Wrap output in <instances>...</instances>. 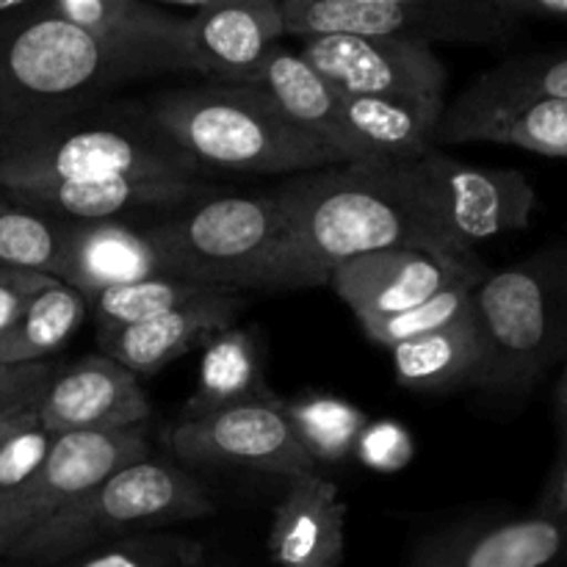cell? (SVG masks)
<instances>
[{
    "label": "cell",
    "instance_id": "1",
    "mask_svg": "<svg viewBox=\"0 0 567 567\" xmlns=\"http://www.w3.org/2000/svg\"><path fill=\"white\" fill-rule=\"evenodd\" d=\"M286 230L275 252L255 269L244 291H299L330 286L347 260L380 249L454 255L415 219L380 166L341 164L293 175L275 188Z\"/></svg>",
    "mask_w": 567,
    "mask_h": 567
},
{
    "label": "cell",
    "instance_id": "2",
    "mask_svg": "<svg viewBox=\"0 0 567 567\" xmlns=\"http://www.w3.org/2000/svg\"><path fill=\"white\" fill-rule=\"evenodd\" d=\"M205 172L138 103H97L53 120L0 125V192L111 177L205 181Z\"/></svg>",
    "mask_w": 567,
    "mask_h": 567
},
{
    "label": "cell",
    "instance_id": "3",
    "mask_svg": "<svg viewBox=\"0 0 567 567\" xmlns=\"http://www.w3.org/2000/svg\"><path fill=\"white\" fill-rule=\"evenodd\" d=\"M155 125L208 169L236 175H305L341 166V155L288 122L249 83L205 81L172 89L147 103Z\"/></svg>",
    "mask_w": 567,
    "mask_h": 567
},
{
    "label": "cell",
    "instance_id": "4",
    "mask_svg": "<svg viewBox=\"0 0 567 567\" xmlns=\"http://www.w3.org/2000/svg\"><path fill=\"white\" fill-rule=\"evenodd\" d=\"M487 343L482 388L518 396L567 360V238L491 271L474 293Z\"/></svg>",
    "mask_w": 567,
    "mask_h": 567
},
{
    "label": "cell",
    "instance_id": "5",
    "mask_svg": "<svg viewBox=\"0 0 567 567\" xmlns=\"http://www.w3.org/2000/svg\"><path fill=\"white\" fill-rule=\"evenodd\" d=\"M214 509V498L194 476L150 457L116 471L81 502L31 532L17 543L6 565L61 567L120 537L205 518Z\"/></svg>",
    "mask_w": 567,
    "mask_h": 567
},
{
    "label": "cell",
    "instance_id": "6",
    "mask_svg": "<svg viewBox=\"0 0 567 567\" xmlns=\"http://www.w3.org/2000/svg\"><path fill=\"white\" fill-rule=\"evenodd\" d=\"M122 81L114 55L44 3L0 20V125L89 109Z\"/></svg>",
    "mask_w": 567,
    "mask_h": 567
},
{
    "label": "cell",
    "instance_id": "7",
    "mask_svg": "<svg viewBox=\"0 0 567 567\" xmlns=\"http://www.w3.org/2000/svg\"><path fill=\"white\" fill-rule=\"evenodd\" d=\"M415 219L454 255L529 227L537 192L520 169L476 166L441 150L410 164L380 166Z\"/></svg>",
    "mask_w": 567,
    "mask_h": 567
},
{
    "label": "cell",
    "instance_id": "8",
    "mask_svg": "<svg viewBox=\"0 0 567 567\" xmlns=\"http://www.w3.org/2000/svg\"><path fill=\"white\" fill-rule=\"evenodd\" d=\"M169 277L230 288L247 280L280 244L286 219L275 192L214 194L181 210L142 221Z\"/></svg>",
    "mask_w": 567,
    "mask_h": 567
},
{
    "label": "cell",
    "instance_id": "9",
    "mask_svg": "<svg viewBox=\"0 0 567 567\" xmlns=\"http://www.w3.org/2000/svg\"><path fill=\"white\" fill-rule=\"evenodd\" d=\"M293 37L408 39L421 44H502L518 22L502 14L496 0H282Z\"/></svg>",
    "mask_w": 567,
    "mask_h": 567
},
{
    "label": "cell",
    "instance_id": "10",
    "mask_svg": "<svg viewBox=\"0 0 567 567\" xmlns=\"http://www.w3.org/2000/svg\"><path fill=\"white\" fill-rule=\"evenodd\" d=\"M166 443L177 460L192 465L252 468L288 482L319 474V463L310 457L288 419V404L269 391L216 413L181 419Z\"/></svg>",
    "mask_w": 567,
    "mask_h": 567
},
{
    "label": "cell",
    "instance_id": "11",
    "mask_svg": "<svg viewBox=\"0 0 567 567\" xmlns=\"http://www.w3.org/2000/svg\"><path fill=\"white\" fill-rule=\"evenodd\" d=\"M150 460L144 430L78 432L55 437L37 474L0 509V565L17 543L53 520L116 471Z\"/></svg>",
    "mask_w": 567,
    "mask_h": 567
},
{
    "label": "cell",
    "instance_id": "12",
    "mask_svg": "<svg viewBox=\"0 0 567 567\" xmlns=\"http://www.w3.org/2000/svg\"><path fill=\"white\" fill-rule=\"evenodd\" d=\"M297 53L341 92L446 105V66L430 44L324 33L305 37Z\"/></svg>",
    "mask_w": 567,
    "mask_h": 567
},
{
    "label": "cell",
    "instance_id": "13",
    "mask_svg": "<svg viewBox=\"0 0 567 567\" xmlns=\"http://www.w3.org/2000/svg\"><path fill=\"white\" fill-rule=\"evenodd\" d=\"M491 271L480 258H441L424 249H380L338 266L332 291L354 313L358 324L408 313L460 280L482 282Z\"/></svg>",
    "mask_w": 567,
    "mask_h": 567
},
{
    "label": "cell",
    "instance_id": "14",
    "mask_svg": "<svg viewBox=\"0 0 567 567\" xmlns=\"http://www.w3.org/2000/svg\"><path fill=\"white\" fill-rule=\"evenodd\" d=\"M44 9L92 33L127 81L155 72H194L183 14L144 0H48Z\"/></svg>",
    "mask_w": 567,
    "mask_h": 567
},
{
    "label": "cell",
    "instance_id": "15",
    "mask_svg": "<svg viewBox=\"0 0 567 567\" xmlns=\"http://www.w3.org/2000/svg\"><path fill=\"white\" fill-rule=\"evenodd\" d=\"M153 415L138 377L97 352L59 371L39 402V424L53 437L138 430Z\"/></svg>",
    "mask_w": 567,
    "mask_h": 567
},
{
    "label": "cell",
    "instance_id": "16",
    "mask_svg": "<svg viewBox=\"0 0 567 567\" xmlns=\"http://www.w3.org/2000/svg\"><path fill=\"white\" fill-rule=\"evenodd\" d=\"M188 22L194 72L247 83L286 37L282 0H199Z\"/></svg>",
    "mask_w": 567,
    "mask_h": 567
},
{
    "label": "cell",
    "instance_id": "17",
    "mask_svg": "<svg viewBox=\"0 0 567 567\" xmlns=\"http://www.w3.org/2000/svg\"><path fill=\"white\" fill-rule=\"evenodd\" d=\"M0 194L25 208L70 221H131L138 216H147L153 221L219 192L208 181L111 177V181L55 183V186H33Z\"/></svg>",
    "mask_w": 567,
    "mask_h": 567
},
{
    "label": "cell",
    "instance_id": "18",
    "mask_svg": "<svg viewBox=\"0 0 567 567\" xmlns=\"http://www.w3.org/2000/svg\"><path fill=\"white\" fill-rule=\"evenodd\" d=\"M557 559H567V524L535 513L432 532L415 546L410 567H551Z\"/></svg>",
    "mask_w": 567,
    "mask_h": 567
},
{
    "label": "cell",
    "instance_id": "19",
    "mask_svg": "<svg viewBox=\"0 0 567 567\" xmlns=\"http://www.w3.org/2000/svg\"><path fill=\"white\" fill-rule=\"evenodd\" d=\"M446 105L363 97L341 92V136L347 164L399 166L437 150Z\"/></svg>",
    "mask_w": 567,
    "mask_h": 567
},
{
    "label": "cell",
    "instance_id": "20",
    "mask_svg": "<svg viewBox=\"0 0 567 567\" xmlns=\"http://www.w3.org/2000/svg\"><path fill=\"white\" fill-rule=\"evenodd\" d=\"M241 313V293H210L186 308L125 327L114 332H97L100 352L109 354L136 377H155L172 360L192 352L197 343H208L219 332L236 327Z\"/></svg>",
    "mask_w": 567,
    "mask_h": 567
},
{
    "label": "cell",
    "instance_id": "21",
    "mask_svg": "<svg viewBox=\"0 0 567 567\" xmlns=\"http://www.w3.org/2000/svg\"><path fill=\"white\" fill-rule=\"evenodd\" d=\"M347 543V504L336 482L321 474L288 482L275 504L269 557L277 567H341Z\"/></svg>",
    "mask_w": 567,
    "mask_h": 567
},
{
    "label": "cell",
    "instance_id": "22",
    "mask_svg": "<svg viewBox=\"0 0 567 567\" xmlns=\"http://www.w3.org/2000/svg\"><path fill=\"white\" fill-rule=\"evenodd\" d=\"M164 275V260L142 225L72 221L59 280L81 291L89 302L109 288Z\"/></svg>",
    "mask_w": 567,
    "mask_h": 567
},
{
    "label": "cell",
    "instance_id": "23",
    "mask_svg": "<svg viewBox=\"0 0 567 567\" xmlns=\"http://www.w3.org/2000/svg\"><path fill=\"white\" fill-rule=\"evenodd\" d=\"M509 144L546 158H567V100L457 109L446 105L437 144Z\"/></svg>",
    "mask_w": 567,
    "mask_h": 567
},
{
    "label": "cell",
    "instance_id": "24",
    "mask_svg": "<svg viewBox=\"0 0 567 567\" xmlns=\"http://www.w3.org/2000/svg\"><path fill=\"white\" fill-rule=\"evenodd\" d=\"M393 374L410 391H454L480 385L487 374V343L476 313L452 327L391 349Z\"/></svg>",
    "mask_w": 567,
    "mask_h": 567
},
{
    "label": "cell",
    "instance_id": "25",
    "mask_svg": "<svg viewBox=\"0 0 567 567\" xmlns=\"http://www.w3.org/2000/svg\"><path fill=\"white\" fill-rule=\"evenodd\" d=\"M247 83L260 89L288 122L330 144L347 164L341 136V89L332 86L302 55L277 48Z\"/></svg>",
    "mask_w": 567,
    "mask_h": 567
},
{
    "label": "cell",
    "instance_id": "26",
    "mask_svg": "<svg viewBox=\"0 0 567 567\" xmlns=\"http://www.w3.org/2000/svg\"><path fill=\"white\" fill-rule=\"evenodd\" d=\"M260 393H266V385L260 380V354L255 338L241 327H230L205 343L199 385L188 399L183 419L216 413L230 404L249 402Z\"/></svg>",
    "mask_w": 567,
    "mask_h": 567
},
{
    "label": "cell",
    "instance_id": "27",
    "mask_svg": "<svg viewBox=\"0 0 567 567\" xmlns=\"http://www.w3.org/2000/svg\"><path fill=\"white\" fill-rule=\"evenodd\" d=\"M86 310L89 299L66 282L53 280L44 286L31 299L14 330L0 341V365L50 363V358L83 324Z\"/></svg>",
    "mask_w": 567,
    "mask_h": 567
},
{
    "label": "cell",
    "instance_id": "28",
    "mask_svg": "<svg viewBox=\"0 0 567 567\" xmlns=\"http://www.w3.org/2000/svg\"><path fill=\"white\" fill-rule=\"evenodd\" d=\"M567 100V53H540L509 59L482 72L452 105L496 109V105Z\"/></svg>",
    "mask_w": 567,
    "mask_h": 567
},
{
    "label": "cell",
    "instance_id": "29",
    "mask_svg": "<svg viewBox=\"0 0 567 567\" xmlns=\"http://www.w3.org/2000/svg\"><path fill=\"white\" fill-rule=\"evenodd\" d=\"M70 219L25 208L0 194V269L33 271L59 280Z\"/></svg>",
    "mask_w": 567,
    "mask_h": 567
},
{
    "label": "cell",
    "instance_id": "30",
    "mask_svg": "<svg viewBox=\"0 0 567 567\" xmlns=\"http://www.w3.org/2000/svg\"><path fill=\"white\" fill-rule=\"evenodd\" d=\"M210 293L236 291L164 275L150 277V280L142 282H131V286L109 288L100 297H94L89 308H92L94 321H97V332H114L133 324H144V321L169 313V310L186 308V305L210 297Z\"/></svg>",
    "mask_w": 567,
    "mask_h": 567
},
{
    "label": "cell",
    "instance_id": "31",
    "mask_svg": "<svg viewBox=\"0 0 567 567\" xmlns=\"http://www.w3.org/2000/svg\"><path fill=\"white\" fill-rule=\"evenodd\" d=\"M288 419L316 463L347 457L352 449H358L360 435L371 424L363 410L336 396H310L302 402H291Z\"/></svg>",
    "mask_w": 567,
    "mask_h": 567
},
{
    "label": "cell",
    "instance_id": "32",
    "mask_svg": "<svg viewBox=\"0 0 567 567\" xmlns=\"http://www.w3.org/2000/svg\"><path fill=\"white\" fill-rule=\"evenodd\" d=\"M61 567H205V546L175 532H138Z\"/></svg>",
    "mask_w": 567,
    "mask_h": 567
},
{
    "label": "cell",
    "instance_id": "33",
    "mask_svg": "<svg viewBox=\"0 0 567 567\" xmlns=\"http://www.w3.org/2000/svg\"><path fill=\"white\" fill-rule=\"evenodd\" d=\"M485 282V280H482ZM476 280H460L454 286L443 288L441 293H435L432 299L421 302L419 308L408 310V313L391 316V319L374 321V324H363V332L374 343L385 347L391 352L399 343L415 341V338L432 336V332H441L446 327H452L454 321L465 319V316L474 313V293L482 286Z\"/></svg>",
    "mask_w": 567,
    "mask_h": 567
},
{
    "label": "cell",
    "instance_id": "34",
    "mask_svg": "<svg viewBox=\"0 0 567 567\" xmlns=\"http://www.w3.org/2000/svg\"><path fill=\"white\" fill-rule=\"evenodd\" d=\"M55 437L42 424H31L22 430L9 446L0 452V509L20 493V487L39 471L48 457Z\"/></svg>",
    "mask_w": 567,
    "mask_h": 567
},
{
    "label": "cell",
    "instance_id": "35",
    "mask_svg": "<svg viewBox=\"0 0 567 567\" xmlns=\"http://www.w3.org/2000/svg\"><path fill=\"white\" fill-rule=\"evenodd\" d=\"M358 454L369 468L396 471L413 457V441L393 421H371L360 435Z\"/></svg>",
    "mask_w": 567,
    "mask_h": 567
},
{
    "label": "cell",
    "instance_id": "36",
    "mask_svg": "<svg viewBox=\"0 0 567 567\" xmlns=\"http://www.w3.org/2000/svg\"><path fill=\"white\" fill-rule=\"evenodd\" d=\"M59 374L53 363L0 365V413L42 402L44 391Z\"/></svg>",
    "mask_w": 567,
    "mask_h": 567
},
{
    "label": "cell",
    "instance_id": "37",
    "mask_svg": "<svg viewBox=\"0 0 567 567\" xmlns=\"http://www.w3.org/2000/svg\"><path fill=\"white\" fill-rule=\"evenodd\" d=\"M53 280L55 277L33 275V271L0 269V341L14 330L31 299Z\"/></svg>",
    "mask_w": 567,
    "mask_h": 567
},
{
    "label": "cell",
    "instance_id": "38",
    "mask_svg": "<svg viewBox=\"0 0 567 567\" xmlns=\"http://www.w3.org/2000/svg\"><path fill=\"white\" fill-rule=\"evenodd\" d=\"M537 513L567 524V432L559 435V452L557 460H554L551 474H548L540 504H537Z\"/></svg>",
    "mask_w": 567,
    "mask_h": 567
},
{
    "label": "cell",
    "instance_id": "39",
    "mask_svg": "<svg viewBox=\"0 0 567 567\" xmlns=\"http://www.w3.org/2000/svg\"><path fill=\"white\" fill-rule=\"evenodd\" d=\"M502 14L524 25V22H557L567 25V0H496Z\"/></svg>",
    "mask_w": 567,
    "mask_h": 567
},
{
    "label": "cell",
    "instance_id": "40",
    "mask_svg": "<svg viewBox=\"0 0 567 567\" xmlns=\"http://www.w3.org/2000/svg\"><path fill=\"white\" fill-rule=\"evenodd\" d=\"M39 421V402L37 404H25V408H14V410H3L0 413V452L20 435L22 430H28L31 424Z\"/></svg>",
    "mask_w": 567,
    "mask_h": 567
},
{
    "label": "cell",
    "instance_id": "41",
    "mask_svg": "<svg viewBox=\"0 0 567 567\" xmlns=\"http://www.w3.org/2000/svg\"><path fill=\"white\" fill-rule=\"evenodd\" d=\"M554 419H557L559 435L567 432V360L563 363V374L557 380V391H554Z\"/></svg>",
    "mask_w": 567,
    "mask_h": 567
},
{
    "label": "cell",
    "instance_id": "42",
    "mask_svg": "<svg viewBox=\"0 0 567 567\" xmlns=\"http://www.w3.org/2000/svg\"><path fill=\"white\" fill-rule=\"evenodd\" d=\"M31 6L33 3H25V0H0V20H3V17L22 14V11H28Z\"/></svg>",
    "mask_w": 567,
    "mask_h": 567
},
{
    "label": "cell",
    "instance_id": "43",
    "mask_svg": "<svg viewBox=\"0 0 567 567\" xmlns=\"http://www.w3.org/2000/svg\"><path fill=\"white\" fill-rule=\"evenodd\" d=\"M0 567H6V565H0Z\"/></svg>",
    "mask_w": 567,
    "mask_h": 567
},
{
    "label": "cell",
    "instance_id": "44",
    "mask_svg": "<svg viewBox=\"0 0 567 567\" xmlns=\"http://www.w3.org/2000/svg\"><path fill=\"white\" fill-rule=\"evenodd\" d=\"M205 567H208V565H205Z\"/></svg>",
    "mask_w": 567,
    "mask_h": 567
}]
</instances>
